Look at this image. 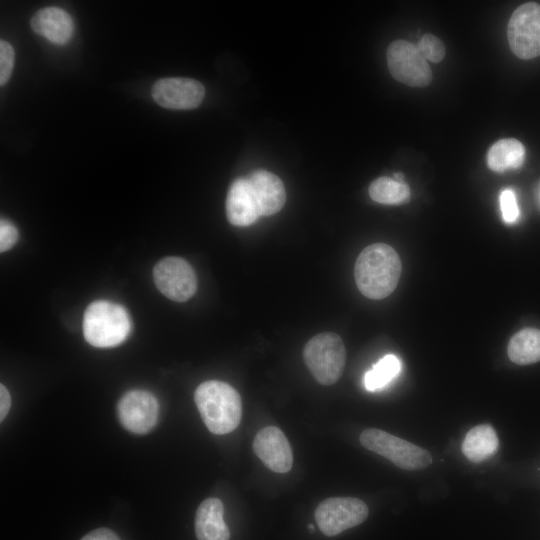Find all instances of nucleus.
Segmentation results:
<instances>
[{"label":"nucleus","instance_id":"1","mask_svg":"<svg viewBox=\"0 0 540 540\" xmlns=\"http://www.w3.org/2000/svg\"><path fill=\"white\" fill-rule=\"evenodd\" d=\"M402 264L398 253L389 245L367 246L355 262V281L359 291L369 299L380 300L397 287Z\"/></svg>","mask_w":540,"mask_h":540},{"label":"nucleus","instance_id":"2","mask_svg":"<svg viewBox=\"0 0 540 540\" xmlns=\"http://www.w3.org/2000/svg\"><path fill=\"white\" fill-rule=\"evenodd\" d=\"M194 400L210 432L223 435L238 427L242 416L241 397L228 383L205 381L196 388Z\"/></svg>","mask_w":540,"mask_h":540},{"label":"nucleus","instance_id":"3","mask_svg":"<svg viewBox=\"0 0 540 540\" xmlns=\"http://www.w3.org/2000/svg\"><path fill=\"white\" fill-rule=\"evenodd\" d=\"M132 328L129 313L122 305L96 300L88 305L83 317L85 340L98 348H111L123 343Z\"/></svg>","mask_w":540,"mask_h":540},{"label":"nucleus","instance_id":"4","mask_svg":"<svg viewBox=\"0 0 540 540\" xmlns=\"http://www.w3.org/2000/svg\"><path fill=\"white\" fill-rule=\"evenodd\" d=\"M303 358L313 377L320 384L332 385L343 373L346 350L337 334L325 332L315 335L306 343Z\"/></svg>","mask_w":540,"mask_h":540},{"label":"nucleus","instance_id":"5","mask_svg":"<svg viewBox=\"0 0 540 540\" xmlns=\"http://www.w3.org/2000/svg\"><path fill=\"white\" fill-rule=\"evenodd\" d=\"M359 440L363 447L403 470H420L432 463L431 454L426 449L380 429L363 430Z\"/></svg>","mask_w":540,"mask_h":540},{"label":"nucleus","instance_id":"6","mask_svg":"<svg viewBox=\"0 0 540 540\" xmlns=\"http://www.w3.org/2000/svg\"><path fill=\"white\" fill-rule=\"evenodd\" d=\"M507 38L510 49L520 59L528 60L540 55V5L528 2L512 13Z\"/></svg>","mask_w":540,"mask_h":540},{"label":"nucleus","instance_id":"7","mask_svg":"<svg viewBox=\"0 0 540 540\" xmlns=\"http://www.w3.org/2000/svg\"><path fill=\"white\" fill-rule=\"evenodd\" d=\"M387 64L394 79L411 87H426L432 71L417 46L406 40H395L387 49Z\"/></svg>","mask_w":540,"mask_h":540},{"label":"nucleus","instance_id":"8","mask_svg":"<svg viewBox=\"0 0 540 540\" xmlns=\"http://www.w3.org/2000/svg\"><path fill=\"white\" fill-rule=\"evenodd\" d=\"M368 507L355 497H331L316 508L315 519L319 529L326 536H335L366 520Z\"/></svg>","mask_w":540,"mask_h":540},{"label":"nucleus","instance_id":"9","mask_svg":"<svg viewBox=\"0 0 540 540\" xmlns=\"http://www.w3.org/2000/svg\"><path fill=\"white\" fill-rule=\"evenodd\" d=\"M153 279L158 290L176 302L187 301L197 290L193 267L180 257L161 259L153 269Z\"/></svg>","mask_w":540,"mask_h":540},{"label":"nucleus","instance_id":"10","mask_svg":"<svg viewBox=\"0 0 540 540\" xmlns=\"http://www.w3.org/2000/svg\"><path fill=\"white\" fill-rule=\"evenodd\" d=\"M117 413L125 429L135 434H146L157 424L159 404L151 392L134 389L120 398Z\"/></svg>","mask_w":540,"mask_h":540},{"label":"nucleus","instance_id":"11","mask_svg":"<svg viewBox=\"0 0 540 540\" xmlns=\"http://www.w3.org/2000/svg\"><path fill=\"white\" fill-rule=\"evenodd\" d=\"M151 94L155 102L164 108L188 110L200 105L205 89L201 82L195 79L169 77L156 81Z\"/></svg>","mask_w":540,"mask_h":540},{"label":"nucleus","instance_id":"12","mask_svg":"<svg viewBox=\"0 0 540 540\" xmlns=\"http://www.w3.org/2000/svg\"><path fill=\"white\" fill-rule=\"evenodd\" d=\"M253 451L273 472L286 473L293 465L291 446L284 433L276 426H267L255 435Z\"/></svg>","mask_w":540,"mask_h":540},{"label":"nucleus","instance_id":"13","mask_svg":"<svg viewBox=\"0 0 540 540\" xmlns=\"http://www.w3.org/2000/svg\"><path fill=\"white\" fill-rule=\"evenodd\" d=\"M226 215L232 225L239 227L249 226L261 216L247 176L238 177L231 183L226 198Z\"/></svg>","mask_w":540,"mask_h":540},{"label":"nucleus","instance_id":"14","mask_svg":"<svg viewBox=\"0 0 540 540\" xmlns=\"http://www.w3.org/2000/svg\"><path fill=\"white\" fill-rule=\"evenodd\" d=\"M247 179L253 190L261 216H270L281 210L286 200L281 179L264 169L251 172Z\"/></svg>","mask_w":540,"mask_h":540},{"label":"nucleus","instance_id":"15","mask_svg":"<svg viewBox=\"0 0 540 540\" xmlns=\"http://www.w3.org/2000/svg\"><path fill=\"white\" fill-rule=\"evenodd\" d=\"M32 30L57 45L66 44L74 32L72 17L55 6L38 10L30 20Z\"/></svg>","mask_w":540,"mask_h":540},{"label":"nucleus","instance_id":"16","mask_svg":"<svg viewBox=\"0 0 540 540\" xmlns=\"http://www.w3.org/2000/svg\"><path fill=\"white\" fill-rule=\"evenodd\" d=\"M223 512V503L218 498H207L199 505L195 516L198 540H229L230 532Z\"/></svg>","mask_w":540,"mask_h":540},{"label":"nucleus","instance_id":"17","mask_svg":"<svg viewBox=\"0 0 540 540\" xmlns=\"http://www.w3.org/2000/svg\"><path fill=\"white\" fill-rule=\"evenodd\" d=\"M498 446L495 429L489 424H480L467 432L462 443V452L470 461L480 463L494 455Z\"/></svg>","mask_w":540,"mask_h":540},{"label":"nucleus","instance_id":"18","mask_svg":"<svg viewBox=\"0 0 540 540\" xmlns=\"http://www.w3.org/2000/svg\"><path fill=\"white\" fill-rule=\"evenodd\" d=\"M525 159L524 145L514 138L500 139L487 153L488 167L495 172L518 169Z\"/></svg>","mask_w":540,"mask_h":540},{"label":"nucleus","instance_id":"19","mask_svg":"<svg viewBox=\"0 0 540 540\" xmlns=\"http://www.w3.org/2000/svg\"><path fill=\"white\" fill-rule=\"evenodd\" d=\"M509 359L518 365L540 361V330L525 328L510 339L507 347Z\"/></svg>","mask_w":540,"mask_h":540},{"label":"nucleus","instance_id":"20","mask_svg":"<svg viewBox=\"0 0 540 540\" xmlns=\"http://www.w3.org/2000/svg\"><path fill=\"white\" fill-rule=\"evenodd\" d=\"M369 195L375 202L386 205L406 203L410 199L409 186L393 178L380 177L369 186Z\"/></svg>","mask_w":540,"mask_h":540},{"label":"nucleus","instance_id":"21","mask_svg":"<svg viewBox=\"0 0 540 540\" xmlns=\"http://www.w3.org/2000/svg\"><path fill=\"white\" fill-rule=\"evenodd\" d=\"M401 370V361L394 354L382 357L364 376V386L368 391H376L387 386Z\"/></svg>","mask_w":540,"mask_h":540},{"label":"nucleus","instance_id":"22","mask_svg":"<svg viewBox=\"0 0 540 540\" xmlns=\"http://www.w3.org/2000/svg\"><path fill=\"white\" fill-rule=\"evenodd\" d=\"M422 56L433 63L440 62L445 56L443 42L433 34H424L416 44Z\"/></svg>","mask_w":540,"mask_h":540},{"label":"nucleus","instance_id":"23","mask_svg":"<svg viewBox=\"0 0 540 540\" xmlns=\"http://www.w3.org/2000/svg\"><path fill=\"white\" fill-rule=\"evenodd\" d=\"M500 208L503 220L512 224L519 218L520 212L517 205L516 196L513 190L505 189L500 195Z\"/></svg>","mask_w":540,"mask_h":540},{"label":"nucleus","instance_id":"24","mask_svg":"<svg viewBox=\"0 0 540 540\" xmlns=\"http://www.w3.org/2000/svg\"><path fill=\"white\" fill-rule=\"evenodd\" d=\"M14 66V49L5 40L0 41V85L9 80Z\"/></svg>","mask_w":540,"mask_h":540},{"label":"nucleus","instance_id":"25","mask_svg":"<svg viewBox=\"0 0 540 540\" xmlns=\"http://www.w3.org/2000/svg\"><path fill=\"white\" fill-rule=\"evenodd\" d=\"M19 233L13 223L6 219L0 221V251L4 252L12 248L17 242Z\"/></svg>","mask_w":540,"mask_h":540},{"label":"nucleus","instance_id":"26","mask_svg":"<svg viewBox=\"0 0 540 540\" xmlns=\"http://www.w3.org/2000/svg\"><path fill=\"white\" fill-rule=\"evenodd\" d=\"M81 540H120L119 537L110 529L107 528H98L95 529L84 537Z\"/></svg>","mask_w":540,"mask_h":540},{"label":"nucleus","instance_id":"27","mask_svg":"<svg viewBox=\"0 0 540 540\" xmlns=\"http://www.w3.org/2000/svg\"><path fill=\"white\" fill-rule=\"evenodd\" d=\"M11 406V397L7 388L0 385V420L3 421L9 412Z\"/></svg>","mask_w":540,"mask_h":540},{"label":"nucleus","instance_id":"28","mask_svg":"<svg viewBox=\"0 0 540 540\" xmlns=\"http://www.w3.org/2000/svg\"><path fill=\"white\" fill-rule=\"evenodd\" d=\"M393 179L398 182L404 183V178L401 173H395Z\"/></svg>","mask_w":540,"mask_h":540},{"label":"nucleus","instance_id":"29","mask_svg":"<svg viewBox=\"0 0 540 540\" xmlns=\"http://www.w3.org/2000/svg\"><path fill=\"white\" fill-rule=\"evenodd\" d=\"M309 529H310L311 532H314V526L312 524L309 525Z\"/></svg>","mask_w":540,"mask_h":540}]
</instances>
